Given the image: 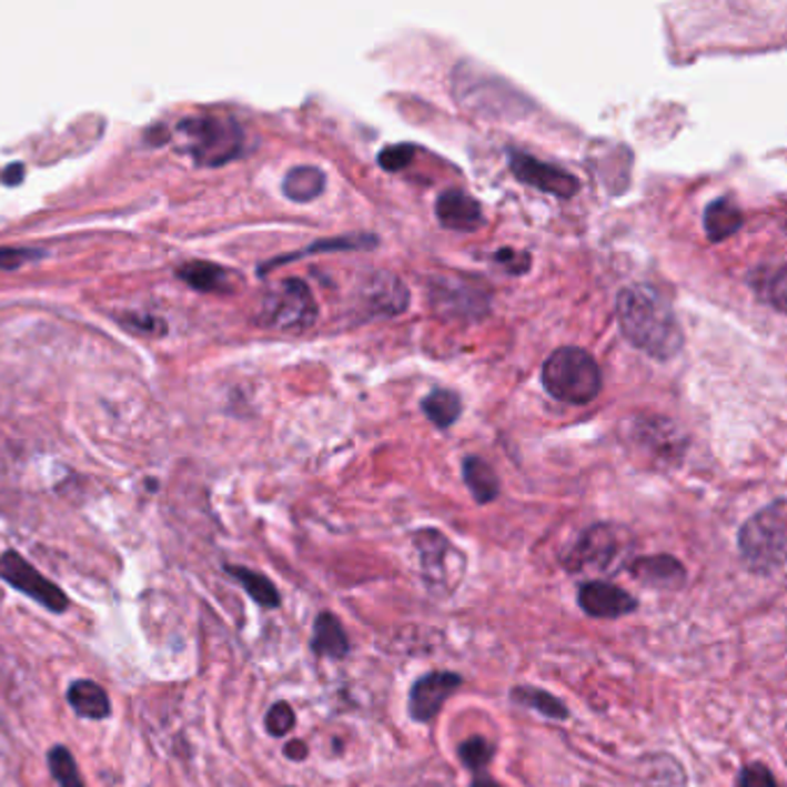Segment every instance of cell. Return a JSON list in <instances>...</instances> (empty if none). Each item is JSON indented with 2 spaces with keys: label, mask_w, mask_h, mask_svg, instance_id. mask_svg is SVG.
I'll return each instance as SVG.
<instances>
[{
  "label": "cell",
  "mask_w": 787,
  "mask_h": 787,
  "mask_svg": "<svg viewBox=\"0 0 787 787\" xmlns=\"http://www.w3.org/2000/svg\"><path fill=\"white\" fill-rule=\"evenodd\" d=\"M619 326L624 337L652 359L669 361L684 346V333L677 314L649 284L626 286L617 301Z\"/></svg>",
  "instance_id": "cell-1"
},
{
  "label": "cell",
  "mask_w": 787,
  "mask_h": 787,
  "mask_svg": "<svg viewBox=\"0 0 787 787\" xmlns=\"http://www.w3.org/2000/svg\"><path fill=\"white\" fill-rule=\"evenodd\" d=\"M739 555L753 575L771 577L785 566L787 552V519L785 500H776L767 508L757 511L739 529Z\"/></svg>",
  "instance_id": "cell-2"
},
{
  "label": "cell",
  "mask_w": 787,
  "mask_h": 787,
  "mask_svg": "<svg viewBox=\"0 0 787 787\" xmlns=\"http://www.w3.org/2000/svg\"><path fill=\"white\" fill-rule=\"evenodd\" d=\"M545 391L566 404H589L603 389L596 359L579 346H562L543 363Z\"/></svg>",
  "instance_id": "cell-3"
},
{
  "label": "cell",
  "mask_w": 787,
  "mask_h": 787,
  "mask_svg": "<svg viewBox=\"0 0 787 787\" xmlns=\"http://www.w3.org/2000/svg\"><path fill=\"white\" fill-rule=\"evenodd\" d=\"M183 149L206 167H220L243 151V130L229 113H194L179 121Z\"/></svg>",
  "instance_id": "cell-4"
},
{
  "label": "cell",
  "mask_w": 787,
  "mask_h": 787,
  "mask_svg": "<svg viewBox=\"0 0 787 787\" xmlns=\"http://www.w3.org/2000/svg\"><path fill=\"white\" fill-rule=\"evenodd\" d=\"M455 91L466 109H472V113L478 115H487V119L515 121L529 109V102L513 91L506 81L490 72H481L470 63L455 72Z\"/></svg>",
  "instance_id": "cell-5"
},
{
  "label": "cell",
  "mask_w": 787,
  "mask_h": 787,
  "mask_svg": "<svg viewBox=\"0 0 787 787\" xmlns=\"http://www.w3.org/2000/svg\"><path fill=\"white\" fill-rule=\"evenodd\" d=\"M630 547L633 545L626 529L615 527V524H592L573 543L571 552L564 557V568L571 573L612 575L624 566Z\"/></svg>",
  "instance_id": "cell-6"
},
{
  "label": "cell",
  "mask_w": 787,
  "mask_h": 787,
  "mask_svg": "<svg viewBox=\"0 0 787 787\" xmlns=\"http://www.w3.org/2000/svg\"><path fill=\"white\" fill-rule=\"evenodd\" d=\"M414 545L421 557V577L436 598H448L457 592L466 571V557L442 532L421 529L414 534Z\"/></svg>",
  "instance_id": "cell-7"
},
{
  "label": "cell",
  "mask_w": 787,
  "mask_h": 787,
  "mask_svg": "<svg viewBox=\"0 0 787 787\" xmlns=\"http://www.w3.org/2000/svg\"><path fill=\"white\" fill-rule=\"evenodd\" d=\"M264 324L286 333H301L316 322V301L303 280H284L261 310Z\"/></svg>",
  "instance_id": "cell-8"
},
{
  "label": "cell",
  "mask_w": 787,
  "mask_h": 787,
  "mask_svg": "<svg viewBox=\"0 0 787 787\" xmlns=\"http://www.w3.org/2000/svg\"><path fill=\"white\" fill-rule=\"evenodd\" d=\"M0 577H3L12 589L40 603L49 612H56V615H61V612L70 607L68 594L58 585H53L47 575H42L31 562L21 557L14 549H8L0 555Z\"/></svg>",
  "instance_id": "cell-9"
},
{
  "label": "cell",
  "mask_w": 787,
  "mask_h": 787,
  "mask_svg": "<svg viewBox=\"0 0 787 787\" xmlns=\"http://www.w3.org/2000/svg\"><path fill=\"white\" fill-rule=\"evenodd\" d=\"M630 444L658 464H677L686 448L688 440L677 423L663 416H639L630 427Z\"/></svg>",
  "instance_id": "cell-10"
},
{
  "label": "cell",
  "mask_w": 787,
  "mask_h": 787,
  "mask_svg": "<svg viewBox=\"0 0 787 787\" xmlns=\"http://www.w3.org/2000/svg\"><path fill=\"white\" fill-rule=\"evenodd\" d=\"M508 162H511L513 176L524 185L562 199H571L579 192V181L566 169L541 162L534 155H527L522 151H511Z\"/></svg>",
  "instance_id": "cell-11"
},
{
  "label": "cell",
  "mask_w": 787,
  "mask_h": 787,
  "mask_svg": "<svg viewBox=\"0 0 787 787\" xmlns=\"http://www.w3.org/2000/svg\"><path fill=\"white\" fill-rule=\"evenodd\" d=\"M577 605L594 619H622L639 607L635 596L612 582L592 579L577 589Z\"/></svg>",
  "instance_id": "cell-12"
},
{
  "label": "cell",
  "mask_w": 787,
  "mask_h": 787,
  "mask_svg": "<svg viewBox=\"0 0 787 787\" xmlns=\"http://www.w3.org/2000/svg\"><path fill=\"white\" fill-rule=\"evenodd\" d=\"M462 686V677L457 673H427L416 679L410 690V714L418 723H430L440 716L442 707L448 703L451 695Z\"/></svg>",
  "instance_id": "cell-13"
},
{
  "label": "cell",
  "mask_w": 787,
  "mask_h": 787,
  "mask_svg": "<svg viewBox=\"0 0 787 787\" xmlns=\"http://www.w3.org/2000/svg\"><path fill=\"white\" fill-rule=\"evenodd\" d=\"M626 568L639 585L658 592H677L686 585V577H688L684 564L669 555L639 557L633 559Z\"/></svg>",
  "instance_id": "cell-14"
},
{
  "label": "cell",
  "mask_w": 787,
  "mask_h": 787,
  "mask_svg": "<svg viewBox=\"0 0 787 787\" xmlns=\"http://www.w3.org/2000/svg\"><path fill=\"white\" fill-rule=\"evenodd\" d=\"M434 213L440 218L442 226L451 231H476L485 220L481 203L462 190L442 192L440 199H436Z\"/></svg>",
  "instance_id": "cell-15"
},
{
  "label": "cell",
  "mask_w": 787,
  "mask_h": 787,
  "mask_svg": "<svg viewBox=\"0 0 787 787\" xmlns=\"http://www.w3.org/2000/svg\"><path fill=\"white\" fill-rule=\"evenodd\" d=\"M363 301L374 314L397 316L410 307V289L391 273H374L363 286Z\"/></svg>",
  "instance_id": "cell-16"
},
{
  "label": "cell",
  "mask_w": 787,
  "mask_h": 787,
  "mask_svg": "<svg viewBox=\"0 0 787 787\" xmlns=\"http://www.w3.org/2000/svg\"><path fill=\"white\" fill-rule=\"evenodd\" d=\"M312 652L322 658L342 660L349 656V637L333 612H319L312 630Z\"/></svg>",
  "instance_id": "cell-17"
},
{
  "label": "cell",
  "mask_w": 787,
  "mask_h": 787,
  "mask_svg": "<svg viewBox=\"0 0 787 787\" xmlns=\"http://www.w3.org/2000/svg\"><path fill=\"white\" fill-rule=\"evenodd\" d=\"M68 705L79 718L104 720L111 716V699L107 690L91 679H77L70 684Z\"/></svg>",
  "instance_id": "cell-18"
},
{
  "label": "cell",
  "mask_w": 787,
  "mask_h": 787,
  "mask_svg": "<svg viewBox=\"0 0 787 787\" xmlns=\"http://www.w3.org/2000/svg\"><path fill=\"white\" fill-rule=\"evenodd\" d=\"M744 224V213L733 199H716L705 211V233L712 243H723L737 233Z\"/></svg>",
  "instance_id": "cell-19"
},
{
  "label": "cell",
  "mask_w": 787,
  "mask_h": 787,
  "mask_svg": "<svg viewBox=\"0 0 787 787\" xmlns=\"http://www.w3.org/2000/svg\"><path fill=\"white\" fill-rule=\"evenodd\" d=\"M462 476H464L466 487H470V492H472V497L481 506L500 497V478L483 457H464Z\"/></svg>",
  "instance_id": "cell-20"
},
{
  "label": "cell",
  "mask_w": 787,
  "mask_h": 787,
  "mask_svg": "<svg viewBox=\"0 0 787 787\" xmlns=\"http://www.w3.org/2000/svg\"><path fill=\"white\" fill-rule=\"evenodd\" d=\"M326 188V176L322 169L310 167V164H301L291 169L284 181H282V190L291 201L299 203H307L312 199H316L319 194L324 192Z\"/></svg>",
  "instance_id": "cell-21"
},
{
  "label": "cell",
  "mask_w": 787,
  "mask_h": 787,
  "mask_svg": "<svg viewBox=\"0 0 787 787\" xmlns=\"http://www.w3.org/2000/svg\"><path fill=\"white\" fill-rule=\"evenodd\" d=\"M224 571L239 582V585L248 592V596L256 605L266 607V609L280 607L282 596H280L278 587L273 585V582L266 575H261V573H256L252 568H245V566H224Z\"/></svg>",
  "instance_id": "cell-22"
},
{
  "label": "cell",
  "mask_w": 787,
  "mask_h": 787,
  "mask_svg": "<svg viewBox=\"0 0 787 787\" xmlns=\"http://www.w3.org/2000/svg\"><path fill=\"white\" fill-rule=\"evenodd\" d=\"M511 699L519 707L534 709L552 720H566L571 716L568 707L562 703L557 695H552L543 688H534V686H515L511 690Z\"/></svg>",
  "instance_id": "cell-23"
},
{
  "label": "cell",
  "mask_w": 787,
  "mask_h": 787,
  "mask_svg": "<svg viewBox=\"0 0 787 787\" xmlns=\"http://www.w3.org/2000/svg\"><path fill=\"white\" fill-rule=\"evenodd\" d=\"M179 278L196 291H226L231 280L229 273L213 261H188L179 269Z\"/></svg>",
  "instance_id": "cell-24"
},
{
  "label": "cell",
  "mask_w": 787,
  "mask_h": 787,
  "mask_svg": "<svg viewBox=\"0 0 787 787\" xmlns=\"http://www.w3.org/2000/svg\"><path fill=\"white\" fill-rule=\"evenodd\" d=\"M423 412L425 416L436 425V427H451L460 414H462V400L457 393L448 389H434L425 400H423Z\"/></svg>",
  "instance_id": "cell-25"
},
{
  "label": "cell",
  "mask_w": 787,
  "mask_h": 787,
  "mask_svg": "<svg viewBox=\"0 0 787 787\" xmlns=\"http://www.w3.org/2000/svg\"><path fill=\"white\" fill-rule=\"evenodd\" d=\"M785 269L778 266L776 271L774 269H760V271H755L750 282L757 291V296H760L763 301H767L769 305H774L778 312H785V296H787V291H785Z\"/></svg>",
  "instance_id": "cell-26"
},
{
  "label": "cell",
  "mask_w": 787,
  "mask_h": 787,
  "mask_svg": "<svg viewBox=\"0 0 787 787\" xmlns=\"http://www.w3.org/2000/svg\"><path fill=\"white\" fill-rule=\"evenodd\" d=\"M47 763H49V771H51L53 780L58 783V787H83L79 767L74 763L72 753L65 746H61V744L51 746V750L47 755Z\"/></svg>",
  "instance_id": "cell-27"
},
{
  "label": "cell",
  "mask_w": 787,
  "mask_h": 787,
  "mask_svg": "<svg viewBox=\"0 0 787 787\" xmlns=\"http://www.w3.org/2000/svg\"><path fill=\"white\" fill-rule=\"evenodd\" d=\"M370 248H376V236H344V239H331V241H319L316 245L303 250V252H296V254H289V256H282V259H275L271 261V264H266L261 271H269V269H275L280 264H286V261H296L299 256L303 254H310V252H331V250H370Z\"/></svg>",
  "instance_id": "cell-28"
},
{
  "label": "cell",
  "mask_w": 787,
  "mask_h": 787,
  "mask_svg": "<svg viewBox=\"0 0 787 787\" xmlns=\"http://www.w3.org/2000/svg\"><path fill=\"white\" fill-rule=\"evenodd\" d=\"M457 757L470 771L483 774L494 757V746L485 737H470L457 746Z\"/></svg>",
  "instance_id": "cell-29"
},
{
  "label": "cell",
  "mask_w": 787,
  "mask_h": 787,
  "mask_svg": "<svg viewBox=\"0 0 787 787\" xmlns=\"http://www.w3.org/2000/svg\"><path fill=\"white\" fill-rule=\"evenodd\" d=\"M264 725H266V733L271 737H284L289 735L291 730H294V725H296V712L291 709L289 703H275L266 718H264Z\"/></svg>",
  "instance_id": "cell-30"
},
{
  "label": "cell",
  "mask_w": 787,
  "mask_h": 787,
  "mask_svg": "<svg viewBox=\"0 0 787 787\" xmlns=\"http://www.w3.org/2000/svg\"><path fill=\"white\" fill-rule=\"evenodd\" d=\"M416 158V145L412 143H395V145H389V149H384L382 153H379L376 162L382 164V169L386 171H400V169H406Z\"/></svg>",
  "instance_id": "cell-31"
},
{
  "label": "cell",
  "mask_w": 787,
  "mask_h": 787,
  "mask_svg": "<svg viewBox=\"0 0 787 787\" xmlns=\"http://www.w3.org/2000/svg\"><path fill=\"white\" fill-rule=\"evenodd\" d=\"M737 787H780V785L767 765L750 763L739 771Z\"/></svg>",
  "instance_id": "cell-32"
},
{
  "label": "cell",
  "mask_w": 787,
  "mask_h": 787,
  "mask_svg": "<svg viewBox=\"0 0 787 787\" xmlns=\"http://www.w3.org/2000/svg\"><path fill=\"white\" fill-rule=\"evenodd\" d=\"M40 256L38 250H26V248H0V269H17L21 264H26V261H31Z\"/></svg>",
  "instance_id": "cell-33"
},
{
  "label": "cell",
  "mask_w": 787,
  "mask_h": 787,
  "mask_svg": "<svg viewBox=\"0 0 787 787\" xmlns=\"http://www.w3.org/2000/svg\"><path fill=\"white\" fill-rule=\"evenodd\" d=\"M307 753H310V748H307V744L301 741V739H294V741H289V744L284 746V755L289 757V760H294V763H303L305 757H307Z\"/></svg>",
  "instance_id": "cell-34"
},
{
  "label": "cell",
  "mask_w": 787,
  "mask_h": 787,
  "mask_svg": "<svg viewBox=\"0 0 787 787\" xmlns=\"http://www.w3.org/2000/svg\"><path fill=\"white\" fill-rule=\"evenodd\" d=\"M23 164L21 162H12L6 171H3V181L8 183V185H17L21 179H23Z\"/></svg>",
  "instance_id": "cell-35"
},
{
  "label": "cell",
  "mask_w": 787,
  "mask_h": 787,
  "mask_svg": "<svg viewBox=\"0 0 787 787\" xmlns=\"http://www.w3.org/2000/svg\"><path fill=\"white\" fill-rule=\"evenodd\" d=\"M472 787H502L500 780H494L490 774H476L474 780H472Z\"/></svg>",
  "instance_id": "cell-36"
}]
</instances>
